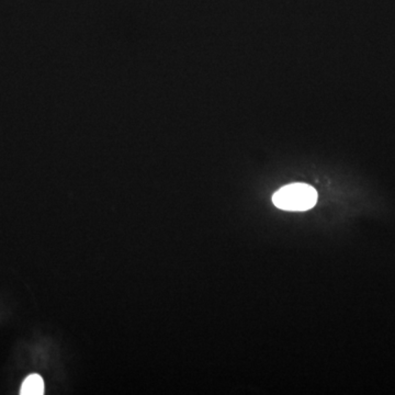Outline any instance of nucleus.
I'll return each mask as SVG.
<instances>
[{
  "label": "nucleus",
  "instance_id": "nucleus-2",
  "mask_svg": "<svg viewBox=\"0 0 395 395\" xmlns=\"http://www.w3.org/2000/svg\"><path fill=\"white\" fill-rule=\"evenodd\" d=\"M20 394L42 395L44 394V381L38 374H30L22 383Z\"/></svg>",
  "mask_w": 395,
  "mask_h": 395
},
{
  "label": "nucleus",
  "instance_id": "nucleus-1",
  "mask_svg": "<svg viewBox=\"0 0 395 395\" xmlns=\"http://www.w3.org/2000/svg\"><path fill=\"white\" fill-rule=\"evenodd\" d=\"M317 201V192L306 183H292L279 189L273 196V205L286 211L310 210Z\"/></svg>",
  "mask_w": 395,
  "mask_h": 395
}]
</instances>
